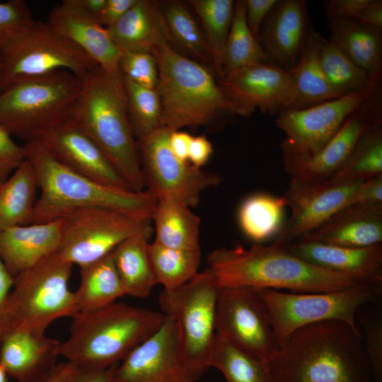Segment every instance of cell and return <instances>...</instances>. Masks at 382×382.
Listing matches in <instances>:
<instances>
[{"label":"cell","instance_id":"obj_1","mask_svg":"<svg viewBox=\"0 0 382 382\" xmlns=\"http://www.w3.org/2000/svg\"><path fill=\"white\" fill-rule=\"evenodd\" d=\"M268 366L272 382H374L360 330L340 320L298 329Z\"/></svg>","mask_w":382,"mask_h":382},{"label":"cell","instance_id":"obj_2","mask_svg":"<svg viewBox=\"0 0 382 382\" xmlns=\"http://www.w3.org/2000/svg\"><path fill=\"white\" fill-rule=\"evenodd\" d=\"M207 260L221 287L316 293L365 285L347 275L309 263L275 242L269 245L254 243L248 249L241 245L216 248Z\"/></svg>","mask_w":382,"mask_h":382},{"label":"cell","instance_id":"obj_3","mask_svg":"<svg viewBox=\"0 0 382 382\" xmlns=\"http://www.w3.org/2000/svg\"><path fill=\"white\" fill-rule=\"evenodd\" d=\"M26 158L37 180V199L32 224L59 220L80 208L102 207L132 216L152 219L157 198L140 192L108 186L81 175L57 161L38 140L24 143Z\"/></svg>","mask_w":382,"mask_h":382},{"label":"cell","instance_id":"obj_4","mask_svg":"<svg viewBox=\"0 0 382 382\" xmlns=\"http://www.w3.org/2000/svg\"><path fill=\"white\" fill-rule=\"evenodd\" d=\"M152 54L158 66L161 127L172 131L185 127L220 129L237 117L212 68L180 54L168 42Z\"/></svg>","mask_w":382,"mask_h":382},{"label":"cell","instance_id":"obj_5","mask_svg":"<svg viewBox=\"0 0 382 382\" xmlns=\"http://www.w3.org/2000/svg\"><path fill=\"white\" fill-rule=\"evenodd\" d=\"M82 81L67 118L96 143L132 190H144L121 74L111 75L97 66Z\"/></svg>","mask_w":382,"mask_h":382},{"label":"cell","instance_id":"obj_6","mask_svg":"<svg viewBox=\"0 0 382 382\" xmlns=\"http://www.w3.org/2000/svg\"><path fill=\"white\" fill-rule=\"evenodd\" d=\"M166 316L145 308L115 302L71 318L60 356L76 366L107 369L121 362L154 333Z\"/></svg>","mask_w":382,"mask_h":382},{"label":"cell","instance_id":"obj_7","mask_svg":"<svg viewBox=\"0 0 382 382\" xmlns=\"http://www.w3.org/2000/svg\"><path fill=\"white\" fill-rule=\"evenodd\" d=\"M82 79L68 71L14 81L0 91V125L25 143L67 118Z\"/></svg>","mask_w":382,"mask_h":382},{"label":"cell","instance_id":"obj_8","mask_svg":"<svg viewBox=\"0 0 382 382\" xmlns=\"http://www.w3.org/2000/svg\"><path fill=\"white\" fill-rule=\"evenodd\" d=\"M72 267L55 251L14 277L8 299L11 330L45 334L57 319L79 313L74 291L69 288Z\"/></svg>","mask_w":382,"mask_h":382},{"label":"cell","instance_id":"obj_9","mask_svg":"<svg viewBox=\"0 0 382 382\" xmlns=\"http://www.w3.org/2000/svg\"><path fill=\"white\" fill-rule=\"evenodd\" d=\"M220 289L208 267L178 289H163L158 297L163 313L175 322L181 357L196 381L209 368Z\"/></svg>","mask_w":382,"mask_h":382},{"label":"cell","instance_id":"obj_10","mask_svg":"<svg viewBox=\"0 0 382 382\" xmlns=\"http://www.w3.org/2000/svg\"><path fill=\"white\" fill-rule=\"evenodd\" d=\"M97 66L47 21L34 20L0 45V90L18 80L62 70L83 79Z\"/></svg>","mask_w":382,"mask_h":382},{"label":"cell","instance_id":"obj_11","mask_svg":"<svg viewBox=\"0 0 382 382\" xmlns=\"http://www.w3.org/2000/svg\"><path fill=\"white\" fill-rule=\"evenodd\" d=\"M256 291L267 309L279 349L294 332L318 322L340 320L359 330L358 311L366 304L379 302L381 289L359 285L330 292Z\"/></svg>","mask_w":382,"mask_h":382},{"label":"cell","instance_id":"obj_12","mask_svg":"<svg viewBox=\"0 0 382 382\" xmlns=\"http://www.w3.org/2000/svg\"><path fill=\"white\" fill-rule=\"evenodd\" d=\"M61 219L57 253L79 267L101 259L134 235L152 232L150 221L102 207L76 209Z\"/></svg>","mask_w":382,"mask_h":382},{"label":"cell","instance_id":"obj_13","mask_svg":"<svg viewBox=\"0 0 382 382\" xmlns=\"http://www.w3.org/2000/svg\"><path fill=\"white\" fill-rule=\"evenodd\" d=\"M171 132L161 127L138 139L144 186L157 199L173 196L189 207H195L202 193L219 185L222 178L216 173L178 158L169 144Z\"/></svg>","mask_w":382,"mask_h":382},{"label":"cell","instance_id":"obj_14","mask_svg":"<svg viewBox=\"0 0 382 382\" xmlns=\"http://www.w3.org/2000/svg\"><path fill=\"white\" fill-rule=\"evenodd\" d=\"M369 93H351L303 109L279 112L275 124L285 134L280 144L282 159L308 158L320 151Z\"/></svg>","mask_w":382,"mask_h":382},{"label":"cell","instance_id":"obj_15","mask_svg":"<svg viewBox=\"0 0 382 382\" xmlns=\"http://www.w3.org/2000/svg\"><path fill=\"white\" fill-rule=\"evenodd\" d=\"M216 333L268 364L278 349L267 309L256 290L221 287Z\"/></svg>","mask_w":382,"mask_h":382},{"label":"cell","instance_id":"obj_16","mask_svg":"<svg viewBox=\"0 0 382 382\" xmlns=\"http://www.w3.org/2000/svg\"><path fill=\"white\" fill-rule=\"evenodd\" d=\"M381 90V81L317 154L308 158L283 160L284 171L290 178L322 181L332 177L343 166L361 137L382 122Z\"/></svg>","mask_w":382,"mask_h":382},{"label":"cell","instance_id":"obj_17","mask_svg":"<svg viewBox=\"0 0 382 382\" xmlns=\"http://www.w3.org/2000/svg\"><path fill=\"white\" fill-rule=\"evenodd\" d=\"M361 182L290 178L289 187L282 196L291 214L273 242L286 246L320 226L349 204Z\"/></svg>","mask_w":382,"mask_h":382},{"label":"cell","instance_id":"obj_18","mask_svg":"<svg viewBox=\"0 0 382 382\" xmlns=\"http://www.w3.org/2000/svg\"><path fill=\"white\" fill-rule=\"evenodd\" d=\"M219 83L237 116L250 117L256 110L275 115L291 109L296 100L288 71L271 62L241 68L219 80Z\"/></svg>","mask_w":382,"mask_h":382},{"label":"cell","instance_id":"obj_19","mask_svg":"<svg viewBox=\"0 0 382 382\" xmlns=\"http://www.w3.org/2000/svg\"><path fill=\"white\" fill-rule=\"evenodd\" d=\"M195 381L181 357L175 322L168 316L154 333L117 364L114 373L115 382Z\"/></svg>","mask_w":382,"mask_h":382},{"label":"cell","instance_id":"obj_20","mask_svg":"<svg viewBox=\"0 0 382 382\" xmlns=\"http://www.w3.org/2000/svg\"><path fill=\"white\" fill-rule=\"evenodd\" d=\"M38 141L73 171L108 186L132 190L102 150L68 118L46 132Z\"/></svg>","mask_w":382,"mask_h":382},{"label":"cell","instance_id":"obj_21","mask_svg":"<svg viewBox=\"0 0 382 382\" xmlns=\"http://www.w3.org/2000/svg\"><path fill=\"white\" fill-rule=\"evenodd\" d=\"M311 26L304 0H278L259 31V42L269 62L291 69Z\"/></svg>","mask_w":382,"mask_h":382},{"label":"cell","instance_id":"obj_22","mask_svg":"<svg viewBox=\"0 0 382 382\" xmlns=\"http://www.w3.org/2000/svg\"><path fill=\"white\" fill-rule=\"evenodd\" d=\"M48 24L85 52L107 73L120 74L122 52L111 39L107 28L85 10L76 0H64L48 15Z\"/></svg>","mask_w":382,"mask_h":382},{"label":"cell","instance_id":"obj_23","mask_svg":"<svg viewBox=\"0 0 382 382\" xmlns=\"http://www.w3.org/2000/svg\"><path fill=\"white\" fill-rule=\"evenodd\" d=\"M286 247L309 263L347 275L365 285L382 287V244L350 248L296 241Z\"/></svg>","mask_w":382,"mask_h":382},{"label":"cell","instance_id":"obj_24","mask_svg":"<svg viewBox=\"0 0 382 382\" xmlns=\"http://www.w3.org/2000/svg\"><path fill=\"white\" fill-rule=\"evenodd\" d=\"M61 342L21 329H12L0 344V364L17 382H42L58 364Z\"/></svg>","mask_w":382,"mask_h":382},{"label":"cell","instance_id":"obj_25","mask_svg":"<svg viewBox=\"0 0 382 382\" xmlns=\"http://www.w3.org/2000/svg\"><path fill=\"white\" fill-rule=\"evenodd\" d=\"M297 241L350 248L381 245L382 203L346 206Z\"/></svg>","mask_w":382,"mask_h":382},{"label":"cell","instance_id":"obj_26","mask_svg":"<svg viewBox=\"0 0 382 382\" xmlns=\"http://www.w3.org/2000/svg\"><path fill=\"white\" fill-rule=\"evenodd\" d=\"M61 237L62 219L6 228L0 231V258L16 277L57 251Z\"/></svg>","mask_w":382,"mask_h":382},{"label":"cell","instance_id":"obj_27","mask_svg":"<svg viewBox=\"0 0 382 382\" xmlns=\"http://www.w3.org/2000/svg\"><path fill=\"white\" fill-rule=\"evenodd\" d=\"M108 33L122 52H152L168 42L170 37L158 3L137 0L114 25Z\"/></svg>","mask_w":382,"mask_h":382},{"label":"cell","instance_id":"obj_28","mask_svg":"<svg viewBox=\"0 0 382 382\" xmlns=\"http://www.w3.org/2000/svg\"><path fill=\"white\" fill-rule=\"evenodd\" d=\"M322 37L311 26L297 63L288 71L296 93V100L290 110L303 109L339 98L321 66L319 49Z\"/></svg>","mask_w":382,"mask_h":382},{"label":"cell","instance_id":"obj_29","mask_svg":"<svg viewBox=\"0 0 382 382\" xmlns=\"http://www.w3.org/2000/svg\"><path fill=\"white\" fill-rule=\"evenodd\" d=\"M330 40L354 63L375 77L382 75V31L355 18L328 20Z\"/></svg>","mask_w":382,"mask_h":382},{"label":"cell","instance_id":"obj_30","mask_svg":"<svg viewBox=\"0 0 382 382\" xmlns=\"http://www.w3.org/2000/svg\"><path fill=\"white\" fill-rule=\"evenodd\" d=\"M152 219L157 243L166 247L200 250V218L184 202L173 196L157 199Z\"/></svg>","mask_w":382,"mask_h":382},{"label":"cell","instance_id":"obj_31","mask_svg":"<svg viewBox=\"0 0 382 382\" xmlns=\"http://www.w3.org/2000/svg\"><path fill=\"white\" fill-rule=\"evenodd\" d=\"M151 235L148 233L134 235L112 251L115 267L126 295L145 298L156 284L148 250Z\"/></svg>","mask_w":382,"mask_h":382},{"label":"cell","instance_id":"obj_32","mask_svg":"<svg viewBox=\"0 0 382 382\" xmlns=\"http://www.w3.org/2000/svg\"><path fill=\"white\" fill-rule=\"evenodd\" d=\"M37 189L33 168L26 158L0 184V231L32 224Z\"/></svg>","mask_w":382,"mask_h":382},{"label":"cell","instance_id":"obj_33","mask_svg":"<svg viewBox=\"0 0 382 382\" xmlns=\"http://www.w3.org/2000/svg\"><path fill=\"white\" fill-rule=\"evenodd\" d=\"M80 277L79 288L74 291L79 312L105 307L126 295L115 267L112 252L80 267Z\"/></svg>","mask_w":382,"mask_h":382},{"label":"cell","instance_id":"obj_34","mask_svg":"<svg viewBox=\"0 0 382 382\" xmlns=\"http://www.w3.org/2000/svg\"><path fill=\"white\" fill-rule=\"evenodd\" d=\"M320 61L325 76L339 97L369 93L381 81L354 63L336 45L322 37Z\"/></svg>","mask_w":382,"mask_h":382},{"label":"cell","instance_id":"obj_35","mask_svg":"<svg viewBox=\"0 0 382 382\" xmlns=\"http://www.w3.org/2000/svg\"><path fill=\"white\" fill-rule=\"evenodd\" d=\"M286 207L283 196L259 192L250 195L238 209V222L243 233L255 243L279 234Z\"/></svg>","mask_w":382,"mask_h":382},{"label":"cell","instance_id":"obj_36","mask_svg":"<svg viewBox=\"0 0 382 382\" xmlns=\"http://www.w3.org/2000/svg\"><path fill=\"white\" fill-rule=\"evenodd\" d=\"M219 370L227 382H272L268 364L216 333L209 367Z\"/></svg>","mask_w":382,"mask_h":382},{"label":"cell","instance_id":"obj_37","mask_svg":"<svg viewBox=\"0 0 382 382\" xmlns=\"http://www.w3.org/2000/svg\"><path fill=\"white\" fill-rule=\"evenodd\" d=\"M170 37V45L174 42L194 60L209 65L213 62L204 33L195 18L182 1H168L158 3Z\"/></svg>","mask_w":382,"mask_h":382},{"label":"cell","instance_id":"obj_38","mask_svg":"<svg viewBox=\"0 0 382 382\" xmlns=\"http://www.w3.org/2000/svg\"><path fill=\"white\" fill-rule=\"evenodd\" d=\"M245 1H235L233 17L222 56L223 77L241 68L269 62L260 42L248 27Z\"/></svg>","mask_w":382,"mask_h":382},{"label":"cell","instance_id":"obj_39","mask_svg":"<svg viewBox=\"0 0 382 382\" xmlns=\"http://www.w3.org/2000/svg\"><path fill=\"white\" fill-rule=\"evenodd\" d=\"M148 250L156 284L163 289H178L198 273L200 250L172 248L154 241Z\"/></svg>","mask_w":382,"mask_h":382},{"label":"cell","instance_id":"obj_40","mask_svg":"<svg viewBox=\"0 0 382 382\" xmlns=\"http://www.w3.org/2000/svg\"><path fill=\"white\" fill-rule=\"evenodd\" d=\"M204 30L218 80L223 78L222 56L231 28L235 1L233 0H190Z\"/></svg>","mask_w":382,"mask_h":382},{"label":"cell","instance_id":"obj_41","mask_svg":"<svg viewBox=\"0 0 382 382\" xmlns=\"http://www.w3.org/2000/svg\"><path fill=\"white\" fill-rule=\"evenodd\" d=\"M381 174L382 122L371 127L361 137L341 168L328 180L363 181Z\"/></svg>","mask_w":382,"mask_h":382},{"label":"cell","instance_id":"obj_42","mask_svg":"<svg viewBox=\"0 0 382 382\" xmlns=\"http://www.w3.org/2000/svg\"><path fill=\"white\" fill-rule=\"evenodd\" d=\"M122 77L129 122L134 137L139 139L161 127L159 96L156 88H144Z\"/></svg>","mask_w":382,"mask_h":382},{"label":"cell","instance_id":"obj_43","mask_svg":"<svg viewBox=\"0 0 382 382\" xmlns=\"http://www.w3.org/2000/svg\"><path fill=\"white\" fill-rule=\"evenodd\" d=\"M379 302L373 308L358 311L357 315L363 332L361 333L366 354L368 357L374 382H382V312Z\"/></svg>","mask_w":382,"mask_h":382},{"label":"cell","instance_id":"obj_44","mask_svg":"<svg viewBox=\"0 0 382 382\" xmlns=\"http://www.w3.org/2000/svg\"><path fill=\"white\" fill-rule=\"evenodd\" d=\"M120 74L136 84L155 89L158 81V66L151 53L122 52L119 62Z\"/></svg>","mask_w":382,"mask_h":382},{"label":"cell","instance_id":"obj_45","mask_svg":"<svg viewBox=\"0 0 382 382\" xmlns=\"http://www.w3.org/2000/svg\"><path fill=\"white\" fill-rule=\"evenodd\" d=\"M34 19L23 0L0 3V45L15 33L28 27Z\"/></svg>","mask_w":382,"mask_h":382},{"label":"cell","instance_id":"obj_46","mask_svg":"<svg viewBox=\"0 0 382 382\" xmlns=\"http://www.w3.org/2000/svg\"><path fill=\"white\" fill-rule=\"evenodd\" d=\"M26 159L23 145L20 146L12 139V135L0 125V184Z\"/></svg>","mask_w":382,"mask_h":382},{"label":"cell","instance_id":"obj_47","mask_svg":"<svg viewBox=\"0 0 382 382\" xmlns=\"http://www.w3.org/2000/svg\"><path fill=\"white\" fill-rule=\"evenodd\" d=\"M14 284L13 277L0 258V344L11 330L8 313L9 295Z\"/></svg>","mask_w":382,"mask_h":382},{"label":"cell","instance_id":"obj_48","mask_svg":"<svg viewBox=\"0 0 382 382\" xmlns=\"http://www.w3.org/2000/svg\"><path fill=\"white\" fill-rule=\"evenodd\" d=\"M380 203H382V174L362 181L351 197L348 205Z\"/></svg>","mask_w":382,"mask_h":382},{"label":"cell","instance_id":"obj_49","mask_svg":"<svg viewBox=\"0 0 382 382\" xmlns=\"http://www.w3.org/2000/svg\"><path fill=\"white\" fill-rule=\"evenodd\" d=\"M245 19L248 28L259 42L260 27L278 0H245Z\"/></svg>","mask_w":382,"mask_h":382},{"label":"cell","instance_id":"obj_50","mask_svg":"<svg viewBox=\"0 0 382 382\" xmlns=\"http://www.w3.org/2000/svg\"><path fill=\"white\" fill-rule=\"evenodd\" d=\"M370 0H327L323 7L328 20L354 18Z\"/></svg>","mask_w":382,"mask_h":382},{"label":"cell","instance_id":"obj_51","mask_svg":"<svg viewBox=\"0 0 382 382\" xmlns=\"http://www.w3.org/2000/svg\"><path fill=\"white\" fill-rule=\"evenodd\" d=\"M117 366L100 369L75 366L67 382H115L114 373Z\"/></svg>","mask_w":382,"mask_h":382},{"label":"cell","instance_id":"obj_52","mask_svg":"<svg viewBox=\"0 0 382 382\" xmlns=\"http://www.w3.org/2000/svg\"><path fill=\"white\" fill-rule=\"evenodd\" d=\"M137 0H107L98 20L105 28L119 21Z\"/></svg>","mask_w":382,"mask_h":382},{"label":"cell","instance_id":"obj_53","mask_svg":"<svg viewBox=\"0 0 382 382\" xmlns=\"http://www.w3.org/2000/svg\"><path fill=\"white\" fill-rule=\"evenodd\" d=\"M212 152V144L204 135L192 137L188 161L193 166L201 168L208 161Z\"/></svg>","mask_w":382,"mask_h":382},{"label":"cell","instance_id":"obj_54","mask_svg":"<svg viewBox=\"0 0 382 382\" xmlns=\"http://www.w3.org/2000/svg\"><path fill=\"white\" fill-rule=\"evenodd\" d=\"M354 18L382 31V1L370 0Z\"/></svg>","mask_w":382,"mask_h":382},{"label":"cell","instance_id":"obj_55","mask_svg":"<svg viewBox=\"0 0 382 382\" xmlns=\"http://www.w3.org/2000/svg\"><path fill=\"white\" fill-rule=\"evenodd\" d=\"M192 136L179 130L172 131L169 144L173 154L180 160L188 161L189 150Z\"/></svg>","mask_w":382,"mask_h":382},{"label":"cell","instance_id":"obj_56","mask_svg":"<svg viewBox=\"0 0 382 382\" xmlns=\"http://www.w3.org/2000/svg\"><path fill=\"white\" fill-rule=\"evenodd\" d=\"M74 367L75 365L66 361L58 363L42 382H67Z\"/></svg>","mask_w":382,"mask_h":382},{"label":"cell","instance_id":"obj_57","mask_svg":"<svg viewBox=\"0 0 382 382\" xmlns=\"http://www.w3.org/2000/svg\"><path fill=\"white\" fill-rule=\"evenodd\" d=\"M107 0H76L78 4L97 19L103 10Z\"/></svg>","mask_w":382,"mask_h":382},{"label":"cell","instance_id":"obj_58","mask_svg":"<svg viewBox=\"0 0 382 382\" xmlns=\"http://www.w3.org/2000/svg\"><path fill=\"white\" fill-rule=\"evenodd\" d=\"M8 378L4 368L0 364V382H8Z\"/></svg>","mask_w":382,"mask_h":382},{"label":"cell","instance_id":"obj_59","mask_svg":"<svg viewBox=\"0 0 382 382\" xmlns=\"http://www.w3.org/2000/svg\"><path fill=\"white\" fill-rule=\"evenodd\" d=\"M1 91V90H0Z\"/></svg>","mask_w":382,"mask_h":382}]
</instances>
